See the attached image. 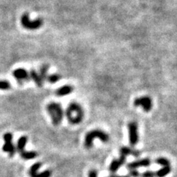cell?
<instances>
[{"mask_svg":"<svg viewBox=\"0 0 177 177\" xmlns=\"http://www.w3.org/2000/svg\"><path fill=\"white\" fill-rule=\"evenodd\" d=\"M65 115L69 123L72 125H77L81 123L84 119V109L79 103L72 102L69 104L66 109Z\"/></svg>","mask_w":177,"mask_h":177,"instance_id":"obj_1","label":"cell"},{"mask_svg":"<svg viewBox=\"0 0 177 177\" xmlns=\"http://www.w3.org/2000/svg\"><path fill=\"white\" fill-rule=\"evenodd\" d=\"M46 109L48 114L51 117L52 124L55 126L60 125L61 121L63 120L64 115V112L62 109L61 105L55 102L50 103L48 105H47Z\"/></svg>","mask_w":177,"mask_h":177,"instance_id":"obj_2","label":"cell"},{"mask_svg":"<svg viewBox=\"0 0 177 177\" xmlns=\"http://www.w3.org/2000/svg\"><path fill=\"white\" fill-rule=\"evenodd\" d=\"M95 139H99L103 142L106 143L109 140V134L100 129H93L88 131L85 136L84 145L86 148L89 149L93 145V141Z\"/></svg>","mask_w":177,"mask_h":177,"instance_id":"obj_3","label":"cell"},{"mask_svg":"<svg viewBox=\"0 0 177 177\" xmlns=\"http://www.w3.org/2000/svg\"><path fill=\"white\" fill-rule=\"evenodd\" d=\"M21 24L22 27L27 30H35L40 28L43 25V20L42 18H38L35 20L31 21L30 19L29 14L27 13H25L21 17Z\"/></svg>","mask_w":177,"mask_h":177,"instance_id":"obj_4","label":"cell"},{"mask_svg":"<svg viewBox=\"0 0 177 177\" xmlns=\"http://www.w3.org/2000/svg\"><path fill=\"white\" fill-rule=\"evenodd\" d=\"M3 139L5 143L2 146V150L4 152L8 153L10 157H14L16 149L13 143V134L10 132H7L4 134Z\"/></svg>","mask_w":177,"mask_h":177,"instance_id":"obj_5","label":"cell"},{"mask_svg":"<svg viewBox=\"0 0 177 177\" xmlns=\"http://www.w3.org/2000/svg\"><path fill=\"white\" fill-rule=\"evenodd\" d=\"M129 128V142L132 146L137 145L139 141L138 134V125L136 122H130L128 125Z\"/></svg>","mask_w":177,"mask_h":177,"instance_id":"obj_6","label":"cell"},{"mask_svg":"<svg viewBox=\"0 0 177 177\" xmlns=\"http://www.w3.org/2000/svg\"><path fill=\"white\" fill-rule=\"evenodd\" d=\"M134 106L142 107L145 112H150L152 109L153 103L152 100L148 96H143V97L136 98L134 101Z\"/></svg>","mask_w":177,"mask_h":177,"instance_id":"obj_7","label":"cell"},{"mask_svg":"<svg viewBox=\"0 0 177 177\" xmlns=\"http://www.w3.org/2000/svg\"><path fill=\"white\" fill-rule=\"evenodd\" d=\"M13 75L18 82V84L20 85L23 84L25 82L29 81L30 80L29 72L23 68L16 69L13 72Z\"/></svg>","mask_w":177,"mask_h":177,"instance_id":"obj_8","label":"cell"},{"mask_svg":"<svg viewBox=\"0 0 177 177\" xmlns=\"http://www.w3.org/2000/svg\"><path fill=\"white\" fill-rule=\"evenodd\" d=\"M151 162L149 159L145 158V159H140V160L134 161L131 163L127 164V168L129 170H134V169H137L139 167H148L150 165Z\"/></svg>","mask_w":177,"mask_h":177,"instance_id":"obj_9","label":"cell"},{"mask_svg":"<svg viewBox=\"0 0 177 177\" xmlns=\"http://www.w3.org/2000/svg\"><path fill=\"white\" fill-rule=\"evenodd\" d=\"M125 161H126V157L120 155L119 159H114L112 160L109 166V170L112 173H115L125 163Z\"/></svg>","mask_w":177,"mask_h":177,"instance_id":"obj_10","label":"cell"},{"mask_svg":"<svg viewBox=\"0 0 177 177\" xmlns=\"http://www.w3.org/2000/svg\"><path fill=\"white\" fill-rule=\"evenodd\" d=\"M73 92V87L70 85H65L60 87L55 91V95L58 97H64L67 96Z\"/></svg>","mask_w":177,"mask_h":177,"instance_id":"obj_11","label":"cell"},{"mask_svg":"<svg viewBox=\"0 0 177 177\" xmlns=\"http://www.w3.org/2000/svg\"><path fill=\"white\" fill-rule=\"evenodd\" d=\"M120 155L125 156V157H127L128 155H132L135 157H138L140 155V152L139 150H134L129 147H126V146L121 147L120 149Z\"/></svg>","mask_w":177,"mask_h":177,"instance_id":"obj_12","label":"cell"},{"mask_svg":"<svg viewBox=\"0 0 177 177\" xmlns=\"http://www.w3.org/2000/svg\"><path fill=\"white\" fill-rule=\"evenodd\" d=\"M29 75H30V79H32L34 81V83H35L38 86L42 87V86H43L44 81L42 80V79L41 78L40 75H39V74L36 71L34 70V69H32V70H30V72H29Z\"/></svg>","mask_w":177,"mask_h":177,"instance_id":"obj_13","label":"cell"},{"mask_svg":"<svg viewBox=\"0 0 177 177\" xmlns=\"http://www.w3.org/2000/svg\"><path fill=\"white\" fill-rule=\"evenodd\" d=\"M27 137L26 136H22L18 140V142H17V145H16V150L18 151L19 154L22 153V151H24L25 150V148L27 145Z\"/></svg>","mask_w":177,"mask_h":177,"instance_id":"obj_14","label":"cell"},{"mask_svg":"<svg viewBox=\"0 0 177 177\" xmlns=\"http://www.w3.org/2000/svg\"><path fill=\"white\" fill-rule=\"evenodd\" d=\"M20 156L22 159H25V160H29V159H35V157H38V153L35 152V151H26V150H24L22 153H20Z\"/></svg>","mask_w":177,"mask_h":177,"instance_id":"obj_15","label":"cell"},{"mask_svg":"<svg viewBox=\"0 0 177 177\" xmlns=\"http://www.w3.org/2000/svg\"><path fill=\"white\" fill-rule=\"evenodd\" d=\"M171 172V167L170 166H166V167H162V168L157 170L155 173V176L157 177H165L168 175Z\"/></svg>","mask_w":177,"mask_h":177,"instance_id":"obj_16","label":"cell"},{"mask_svg":"<svg viewBox=\"0 0 177 177\" xmlns=\"http://www.w3.org/2000/svg\"><path fill=\"white\" fill-rule=\"evenodd\" d=\"M48 69L49 66L47 64H43L40 67V71H39V74L44 82V80H47V78L48 76Z\"/></svg>","mask_w":177,"mask_h":177,"instance_id":"obj_17","label":"cell"},{"mask_svg":"<svg viewBox=\"0 0 177 177\" xmlns=\"http://www.w3.org/2000/svg\"><path fill=\"white\" fill-rule=\"evenodd\" d=\"M42 167V163L41 162H36V163L33 164L31 167H30V170H29V175L30 177L33 176L39 170V168Z\"/></svg>","mask_w":177,"mask_h":177,"instance_id":"obj_18","label":"cell"},{"mask_svg":"<svg viewBox=\"0 0 177 177\" xmlns=\"http://www.w3.org/2000/svg\"><path fill=\"white\" fill-rule=\"evenodd\" d=\"M61 78V76L60 75H58V74H52V75H50L47 76V80L49 83H50V84H55L56 82L60 80Z\"/></svg>","mask_w":177,"mask_h":177,"instance_id":"obj_19","label":"cell"},{"mask_svg":"<svg viewBox=\"0 0 177 177\" xmlns=\"http://www.w3.org/2000/svg\"><path fill=\"white\" fill-rule=\"evenodd\" d=\"M156 163L159 164L160 165H162V167H166V166H170V161L168 160L166 158H164V157H159V158H157L155 160Z\"/></svg>","mask_w":177,"mask_h":177,"instance_id":"obj_20","label":"cell"},{"mask_svg":"<svg viewBox=\"0 0 177 177\" xmlns=\"http://www.w3.org/2000/svg\"><path fill=\"white\" fill-rule=\"evenodd\" d=\"M10 88L11 85L8 80H0V90H9Z\"/></svg>","mask_w":177,"mask_h":177,"instance_id":"obj_21","label":"cell"},{"mask_svg":"<svg viewBox=\"0 0 177 177\" xmlns=\"http://www.w3.org/2000/svg\"><path fill=\"white\" fill-rule=\"evenodd\" d=\"M52 175V172L50 170H46L42 173L37 172L32 177H50Z\"/></svg>","mask_w":177,"mask_h":177,"instance_id":"obj_22","label":"cell"},{"mask_svg":"<svg viewBox=\"0 0 177 177\" xmlns=\"http://www.w3.org/2000/svg\"><path fill=\"white\" fill-rule=\"evenodd\" d=\"M142 177H155V173L151 170H147L141 174Z\"/></svg>","mask_w":177,"mask_h":177,"instance_id":"obj_23","label":"cell"},{"mask_svg":"<svg viewBox=\"0 0 177 177\" xmlns=\"http://www.w3.org/2000/svg\"><path fill=\"white\" fill-rule=\"evenodd\" d=\"M129 176L130 177H139L140 176V174L137 169H134V170H129Z\"/></svg>","mask_w":177,"mask_h":177,"instance_id":"obj_24","label":"cell"},{"mask_svg":"<svg viewBox=\"0 0 177 177\" xmlns=\"http://www.w3.org/2000/svg\"><path fill=\"white\" fill-rule=\"evenodd\" d=\"M88 177H97V173L95 170H91L88 174Z\"/></svg>","mask_w":177,"mask_h":177,"instance_id":"obj_25","label":"cell"},{"mask_svg":"<svg viewBox=\"0 0 177 177\" xmlns=\"http://www.w3.org/2000/svg\"><path fill=\"white\" fill-rule=\"evenodd\" d=\"M109 177H121V176H117V175H112Z\"/></svg>","mask_w":177,"mask_h":177,"instance_id":"obj_26","label":"cell"},{"mask_svg":"<svg viewBox=\"0 0 177 177\" xmlns=\"http://www.w3.org/2000/svg\"><path fill=\"white\" fill-rule=\"evenodd\" d=\"M121 177H130L129 175H126V176H122Z\"/></svg>","mask_w":177,"mask_h":177,"instance_id":"obj_27","label":"cell"}]
</instances>
